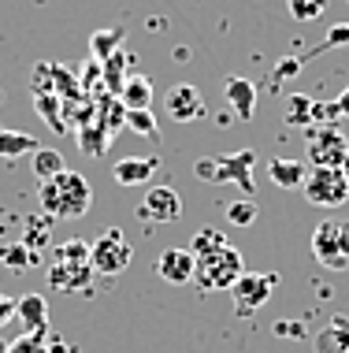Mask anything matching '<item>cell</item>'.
Segmentation results:
<instances>
[{
  "label": "cell",
  "instance_id": "obj_1",
  "mask_svg": "<svg viewBox=\"0 0 349 353\" xmlns=\"http://www.w3.org/2000/svg\"><path fill=\"white\" fill-rule=\"evenodd\" d=\"M37 201H41V212L52 219H78L93 205V186L78 171H60L56 179H45L41 183Z\"/></svg>",
  "mask_w": 349,
  "mask_h": 353
},
{
  "label": "cell",
  "instance_id": "obj_2",
  "mask_svg": "<svg viewBox=\"0 0 349 353\" xmlns=\"http://www.w3.org/2000/svg\"><path fill=\"white\" fill-rule=\"evenodd\" d=\"M242 272H245V261L231 242H220V245H212V250H204V253H193V286L204 290V294L231 290Z\"/></svg>",
  "mask_w": 349,
  "mask_h": 353
},
{
  "label": "cell",
  "instance_id": "obj_3",
  "mask_svg": "<svg viewBox=\"0 0 349 353\" xmlns=\"http://www.w3.org/2000/svg\"><path fill=\"white\" fill-rule=\"evenodd\" d=\"M253 164H257V152L253 149H238V152H223V157H209L197 160L193 175L201 183H238L245 197L257 194V183H253Z\"/></svg>",
  "mask_w": 349,
  "mask_h": 353
},
{
  "label": "cell",
  "instance_id": "obj_4",
  "mask_svg": "<svg viewBox=\"0 0 349 353\" xmlns=\"http://www.w3.org/2000/svg\"><path fill=\"white\" fill-rule=\"evenodd\" d=\"M130 256H134V250H130L127 234L119 231V227H108V231H101L97 242H89V268L93 275H123L130 268Z\"/></svg>",
  "mask_w": 349,
  "mask_h": 353
},
{
  "label": "cell",
  "instance_id": "obj_5",
  "mask_svg": "<svg viewBox=\"0 0 349 353\" xmlns=\"http://www.w3.org/2000/svg\"><path fill=\"white\" fill-rule=\"evenodd\" d=\"M301 190H305V201L319 208H342L349 201V179L342 168H313Z\"/></svg>",
  "mask_w": 349,
  "mask_h": 353
},
{
  "label": "cell",
  "instance_id": "obj_6",
  "mask_svg": "<svg viewBox=\"0 0 349 353\" xmlns=\"http://www.w3.org/2000/svg\"><path fill=\"white\" fill-rule=\"evenodd\" d=\"M279 286V275L275 272H242L231 286V298H234V312L238 316H253L268 305L271 290Z\"/></svg>",
  "mask_w": 349,
  "mask_h": 353
},
{
  "label": "cell",
  "instance_id": "obj_7",
  "mask_svg": "<svg viewBox=\"0 0 349 353\" xmlns=\"http://www.w3.org/2000/svg\"><path fill=\"white\" fill-rule=\"evenodd\" d=\"M313 253L324 268H335V272H346L349 268V223H319L313 231Z\"/></svg>",
  "mask_w": 349,
  "mask_h": 353
},
{
  "label": "cell",
  "instance_id": "obj_8",
  "mask_svg": "<svg viewBox=\"0 0 349 353\" xmlns=\"http://www.w3.org/2000/svg\"><path fill=\"white\" fill-rule=\"evenodd\" d=\"M349 141L338 127H316L308 134V164L313 168H346Z\"/></svg>",
  "mask_w": 349,
  "mask_h": 353
},
{
  "label": "cell",
  "instance_id": "obj_9",
  "mask_svg": "<svg viewBox=\"0 0 349 353\" xmlns=\"http://www.w3.org/2000/svg\"><path fill=\"white\" fill-rule=\"evenodd\" d=\"M138 216L145 219V223H175V219L182 216V197H178L175 186H153L141 197Z\"/></svg>",
  "mask_w": 349,
  "mask_h": 353
},
{
  "label": "cell",
  "instance_id": "obj_10",
  "mask_svg": "<svg viewBox=\"0 0 349 353\" xmlns=\"http://www.w3.org/2000/svg\"><path fill=\"white\" fill-rule=\"evenodd\" d=\"M164 108L175 123H193V119L204 116V97H201V90H197L193 82H178V85L167 90Z\"/></svg>",
  "mask_w": 349,
  "mask_h": 353
},
{
  "label": "cell",
  "instance_id": "obj_11",
  "mask_svg": "<svg viewBox=\"0 0 349 353\" xmlns=\"http://www.w3.org/2000/svg\"><path fill=\"white\" fill-rule=\"evenodd\" d=\"M89 279H93L89 261H60V256H56V264L49 268V283H52L60 294H78V290H86Z\"/></svg>",
  "mask_w": 349,
  "mask_h": 353
},
{
  "label": "cell",
  "instance_id": "obj_12",
  "mask_svg": "<svg viewBox=\"0 0 349 353\" xmlns=\"http://www.w3.org/2000/svg\"><path fill=\"white\" fill-rule=\"evenodd\" d=\"M156 275L167 286H190L193 283V253L190 250H164L156 261Z\"/></svg>",
  "mask_w": 349,
  "mask_h": 353
},
{
  "label": "cell",
  "instance_id": "obj_13",
  "mask_svg": "<svg viewBox=\"0 0 349 353\" xmlns=\"http://www.w3.org/2000/svg\"><path fill=\"white\" fill-rule=\"evenodd\" d=\"M160 171V160L156 157H127V160H116L112 175H116L119 186H145Z\"/></svg>",
  "mask_w": 349,
  "mask_h": 353
},
{
  "label": "cell",
  "instance_id": "obj_14",
  "mask_svg": "<svg viewBox=\"0 0 349 353\" xmlns=\"http://www.w3.org/2000/svg\"><path fill=\"white\" fill-rule=\"evenodd\" d=\"M223 93H227V104L231 112L238 119H253V108H257V85L249 79H242V74H231L227 85H223Z\"/></svg>",
  "mask_w": 349,
  "mask_h": 353
},
{
  "label": "cell",
  "instance_id": "obj_15",
  "mask_svg": "<svg viewBox=\"0 0 349 353\" xmlns=\"http://www.w3.org/2000/svg\"><path fill=\"white\" fill-rule=\"evenodd\" d=\"M316 353H349V316H331L316 335Z\"/></svg>",
  "mask_w": 349,
  "mask_h": 353
},
{
  "label": "cell",
  "instance_id": "obj_16",
  "mask_svg": "<svg viewBox=\"0 0 349 353\" xmlns=\"http://www.w3.org/2000/svg\"><path fill=\"white\" fill-rule=\"evenodd\" d=\"M15 316L30 331H41V327H49V301H45L41 294H23V298L15 301Z\"/></svg>",
  "mask_w": 349,
  "mask_h": 353
},
{
  "label": "cell",
  "instance_id": "obj_17",
  "mask_svg": "<svg viewBox=\"0 0 349 353\" xmlns=\"http://www.w3.org/2000/svg\"><path fill=\"white\" fill-rule=\"evenodd\" d=\"M119 104L127 112L149 108V104H153V82H149L145 74H130V79L123 82V90H119Z\"/></svg>",
  "mask_w": 349,
  "mask_h": 353
},
{
  "label": "cell",
  "instance_id": "obj_18",
  "mask_svg": "<svg viewBox=\"0 0 349 353\" xmlns=\"http://www.w3.org/2000/svg\"><path fill=\"white\" fill-rule=\"evenodd\" d=\"M268 175H271V183H275V186L294 190V186L305 183L308 168L301 164V160H282V157H275V160H268Z\"/></svg>",
  "mask_w": 349,
  "mask_h": 353
},
{
  "label": "cell",
  "instance_id": "obj_19",
  "mask_svg": "<svg viewBox=\"0 0 349 353\" xmlns=\"http://www.w3.org/2000/svg\"><path fill=\"white\" fill-rule=\"evenodd\" d=\"M30 168H34V175L41 179V183H45V179H56L60 171H67V164H63V152L60 149H45V145L34 149Z\"/></svg>",
  "mask_w": 349,
  "mask_h": 353
},
{
  "label": "cell",
  "instance_id": "obj_20",
  "mask_svg": "<svg viewBox=\"0 0 349 353\" xmlns=\"http://www.w3.org/2000/svg\"><path fill=\"white\" fill-rule=\"evenodd\" d=\"M37 149V138L26 134V130H0V157L4 160H15V157H26V152Z\"/></svg>",
  "mask_w": 349,
  "mask_h": 353
},
{
  "label": "cell",
  "instance_id": "obj_21",
  "mask_svg": "<svg viewBox=\"0 0 349 353\" xmlns=\"http://www.w3.org/2000/svg\"><path fill=\"white\" fill-rule=\"evenodd\" d=\"M34 104H37V112H41V119L49 123L52 130H67V119H63V101L56 97L52 90H41V93H34Z\"/></svg>",
  "mask_w": 349,
  "mask_h": 353
},
{
  "label": "cell",
  "instance_id": "obj_22",
  "mask_svg": "<svg viewBox=\"0 0 349 353\" xmlns=\"http://www.w3.org/2000/svg\"><path fill=\"white\" fill-rule=\"evenodd\" d=\"M123 37H127V30L123 26H112V30H97L89 37V52L97 56V60H108V56H116V49L123 45Z\"/></svg>",
  "mask_w": 349,
  "mask_h": 353
},
{
  "label": "cell",
  "instance_id": "obj_23",
  "mask_svg": "<svg viewBox=\"0 0 349 353\" xmlns=\"http://www.w3.org/2000/svg\"><path fill=\"white\" fill-rule=\"evenodd\" d=\"M49 223H52V216H26V234H23V242L30 245L34 253H41L45 245H49Z\"/></svg>",
  "mask_w": 349,
  "mask_h": 353
},
{
  "label": "cell",
  "instance_id": "obj_24",
  "mask_svg": "<svg viewBox=\"0 0 349 353\" xmlns=\"http://www.w3.org/2000/svg\"><path fill=\"white\" fill-rule=\"evenodd\" d=\"M286 123L290 127H313V97H305V93L286 97Z\"/></svg>",
  "mask_w": 349,
  "mask_h": 353
},
{
  "label": "cell",
  "instance_id": "obj_25",
  "mask_svg": "<svg viewBox=\"0 0 349 353\" xmlns=\"http://www.w3.org/2000/svg\"><path fill=\"white\" fill-rule=\"evenodd\" d=\"M105 138H108V127H101L97 123V116H93L86 127H82V152H89V157H101L105 152Z\"/></svg>",
  "mask_w": 349,
  "mask_h": 353
},
{
  "label": "cell",
  "instance_id": "obj_26",
  "mask_svg": "<svg viewBox=\"0 0 349 353\" xmlns=\"http://www.w3.org/2000/svg\"><path fill=\"white\" fill-rule=\"evenodd\" d=\"M0 256H4L8 268H15V272L34 268V264H37V253H34L26 242H19V245H4V250H0Z\"/></svg>",
  "mask_w": 349,
  "mask_h": 353
},
{
  "label": "cell",
  "instance_id": "obj_27",
  "mask_svg": "<svg viewBox=\"0 0 349 353\" xmlns=\"http://www.w3.org/2000/svg\"><path fill=\"white\" fill-rule=\"evenodd\" d=\"M286 8L297 23H316L327 12V0H286Z\"/></svg>",
  "mask_w": 349,
  "mask_h": 353
},
{
  "label": "cell",
  "instance_id": "obj_28",
  "mask_svg": "<svg viewBox=\"0 0 349 353\" xmlns=\"http://www.w3.org/2000/svg\"><path fill=\"white\" fill-rule=\"evenodd\" d=\"M127 127L138 130V134H145V138H153V141H160V127H156V119H153V112H149V108L127 112Z\"/></svg>",
  "mask_w": 349,
  "mask_h": 353
},
{
  "label": "cell",
  "instance_id": "obj_29",
  "mask_svg": "<svg viewBox=\"0 0 349 353\" xmlns=\"http://www.w3.org/2000/svg\"><path fill=\"white\" fill-rule=\"evenodd\" d=\"M227 219H231L234 227H249L253 219H257V201H253V197H245V201L227 205Z\"/></svg>",
  "mask_w": 349,
  "mask_h": 353
},
{
  "label": "cell",
  "instance_id": "obj_30",
  "mask_svg": "<svg viewBox=\"0 0 349 353\" xmlns=\"http://www.w3.org/2000/svg\"><path fill=\"white\" fill-rule=\"evenodd\" d=\"M220 242H227L223 231H215V227H201V231L193 234V242H190V253H204V250H212V245H220Z\"/></svg>",
  "mask_w": 349,
  "mask_h": 353
},
{
  "label": "cell",
  "instance_id": "obj_31",
  "mask_svg": "<svg viewBox=\"0 0 349 353\" xmlns=\"http://www.w3.org/2000/svg\"><path fill=\"white\" fill-rule=\"evenodd\" d=\"M335 119H338V104L335 101H327V104L313 101V123L316 127H335Z\"/></svg>",
  "mask_w": 349,
  "mask_h": 353
},
{
  "label": "cell",
  "instance_id": "obj_32",
  "mask_svg": "<svg viewBox=\"0 0 349 353\" xmlns=\"http://www.w3.org/2000/svg\"><path fill=\"white\" fill-rule=\"evenodd\" d=\"M56 256L60 261H89V245L86 242H63V245H56Z\"/></svg>",
  "mask_w": 349,
  "mask_h": 353
},
{
  "label": "cell",
  "instance_id": "obj_33",
  "mask_svg": "<svg viewBox=\"0 0 349 353\" xmlns=\"http://www.w3.org/2000/svg\"><path fill=\"white\" fill-rule=\"evenodd\" d=\"M349 41V23L346 26H331V30H327V49H335V45H346Z\"/></svg>",
  "mask_w": 349,
  "mask_h": 353
},
{
  "label": "cell",
  "instance_id": "obj_34",
  "mask_svg": "<svg viewBox=\"0 0 349 353\" xmlns=\"http://www.w3.org/2000/svg\"><path fill=\"white\" fill-rule=\"evenodd\" d=\"M297 71H301V60H282L275 68V82H282L286 74H297Z\"/></svg>",
  "mask_w": 349,
  "mask_h": 353
},
{
  "label": "cell",
  "instance_id": "obj_35",
  "mask_svg": "<svg viewBox=\"0 0 349 353\" xmlns=\"http://www.w3.org/2000/svg\"><path fill=\"white\" fill-rule=\"evenodd\" d=\"M15 316V301L12 298H0V323H8Z\"/></svg>",
  "mask_w": 349,
  "mask_h": 353
},
{
  "label": "cell",
  "instance_id": "obj_36",
  "mask_svg": "<svg viewBox=\"0 0 349 353\" xmlns=\"http://www.w3.org/2000/svg\"><path fill=\"white\" fill-rule=\"evenodd\" d=\"M335 104H338V116H342V119H349V85H346L342 93H338V101H335Z\"/></svg>",
  "mask_w": 349,
  "mask_h": 353
},
{
  "label": "cell",
  "instance_id": "obj_37",
  "mask_svg": "<svg viewBox=\"0 0 349 353\" xmlns=\"http://www.w3.org/2000/svg\"><path fill=\"white\" fill-rule=\"evenodd\" d=\"M71 353H78V350H71Z\"/></svg>",
  "mask_w": 349,
  "mask_h": 353
}]
</instances>
